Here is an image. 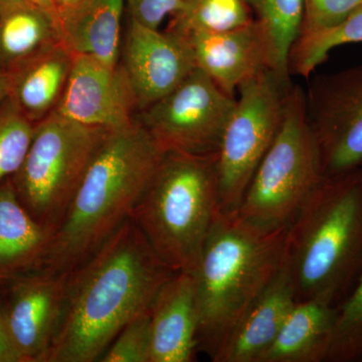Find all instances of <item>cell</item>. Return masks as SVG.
I'll list each match as a JSON object with an SVG mask.
<instances>
[{
	"label": "cell",
	"instance_id": "obj_3",
	"mask_svg": "<svg viewBox=\"0 0 362 362\" xmlns=\"http://www.w3.org/2000/svg\"><path fill=\"white\" fill-rule=\"evenodd\" d=\"M288 228H263L238 213L216 216L192 272L197 350L211 361L282 265Z\"/></svg>",
	"mask_w": 362,
	"mask_h": 362
},
{
	"label": "cell",
	"instance_id": "obj_18",
	"mask_svg": "<svg viewBox=\"0 0 362 362\" xmlns=\"http://www.w3.org/2000/svg\"><path fill=\"white\" fill-rule=\"evenodd\" d=\"M124 6L123 0H82L57 14L62 44L73 56L118 65Z\"/></svg>",
	"mask_w": 362,
	"mask_h": 362
},
{
	"label": "cell",
	"instance_id": "obj_10",
	"mask_svg": "<svg viewBox=\"0 0 362 362\" xmlns=\"http://www.w3.org/2000/svg\"><path fill=\"white\" fill-rule=\"evenodd\" d=\"M323 176L362 165V65L318 76L305 90Z\"/></svg>",
	"mask_w": 362,
	"mask_h": 362
},
{
	"label": "cell",
	"instance_id": "obj_21",
	"mask_svg": "<svg viewBox=\"0 0 362 362\" xmlns=\"http://www.w3.org/2000/svg\"><path fill=\"white\" fill-rule=\"evenodd\" d=\"M337 314V306L324 302H297L258 362L325 361Z\"/></svg>",
	"mask_w": 362,
	"mask_h": 362
},
{
	"label": "cell",
	"instance_id": "obj_31",
	"mask_svg": "<svg viewBox=\"0 0 362 362\" xmlns=\"http://www.w3.org/2000/svg\"><path fill=\"white\" fill-rule=\"evenodd\" d=\"M11 85V71L0 70V101L8 97Z\"/></svg>",
	"mask_w": 362,
	"mask_h": 362
},
{
	"label": "cell",
	"instance_id": "obj_27",
	"mask_svg": "<svg viewBox=\"0 0 362 362\" xmlns=\"http://www.w3.org/2000/svg\"><path fill=\"white\" fill-rule=\"evenodd\" d=\"M150 310L126 324L100 358L101 362H151Z\"/></svg>",
	"mask_w": 362,
	"mask_h": 362
},
{
	"label": "cell",
	"instance_id": "obj_8",
	"mask_svg": "<svg viewBox=\"0 0 362 362\" xmlns=\"http://www.w3.org/2000/svg\"><path fill=\"white\" fill-rule=\"evenodd\" d=\"M291 80L268 70L239 90L218 150L221 213H238L252 176L284 119Z\"/></svg>",
	"mask_w": 362,
	"mask_h": 362
},
{
	"label": "cell",
	"instance_id": "obj_15",
	"mask_svg": "<svg viewBox=\"0 0 362 362\" xmlns=\"http://www.w3.org/2000/svg\"><path fill=\"white\" fill-rule=\"evenodd\" d=\"M297 302L296 285L285 254L277 274L233 328L213 361L258 362Z\"/></svg>",
	"mask_w": 362,
	"mask_h": 362
},
{
	"label": "cell",
	"instance_id": "obj_13",
	"mask_svg": "<svg viewBox=\"0 0 362 362\" xmlns=\"http://www.w3.org/2000/svg\"><path fill=\"white\" fill-rule=\"evenodd\" d=\"M70 120L106 131L132 125L138 112L129 80L120 64L74 56L73 68L56 111Z\"/></svg>",
	"mask_w": 362,
	"mask_h": 362
},
{
	"label": "cell",
	"instance_id": "obj_25",
	"mask_svg": "<svg viewBox=\"0 0 362 362\" xmlns=\"http://www.w3.org/2000/svg\"><path fill=\"white\" fill-rule=\"evenodd\" d=\"M325 361H362V269L351 289L337 306Z\"/></svg>",
	"mask_w": 362,
	"mask_h": 362
},
{
	"label": "cell",
	"instance_id": "obj_26",
	"mask_svg": "<svg viewBox=\"0 0 362 362\" xmlns=\"http://www.w3.org/2000/svg\"><path fill=\"white\" fill-rule=\"evenodd\" d=\"M35 127L8 97L0 101V182L20 169Z\"/></svg>",
	"mask_w": 362,
	"mask_h": 362
},
{
	"label": "cell",
	"instance_id": "obj_16",
	"mask_svg": "<svg viewBox=\"0 0 362 362\" xmlns=\"http://www.w3.org/2000/svg\"><path fill=\"white\" fill-rule=\"evenodd\" d=\"M151 362H190L197 350L194 279L189 272L173 274L150 307Z\"/></svg>",
	"mask_w": 362,
	"mask_h": 362
},
{
	"label": "cell",
	"instance_id": "obj_32",
	"mask_svg": "<svg viewBox=\"0 0 362 362\" xmlns=\"http://www.w3.org/2000/svg\"><path fill=\"white\" fill-rule=\"evenodd\" d=\"M56 14L64 13L75 6L82 0H52Z\"/></svg>",
	"mask_w": 362,
	"mask_h": 362
},
{
	"label": "cell",
	"instance_id": "obj_6",
	"mask_svg": "<svg viewBox=\"0 0 362 362\" xmlns=\"http://www.w3.org/2000/svg\"><path fill=\"white\" fill-rule=\"evenodd\" d=\"M322 178L305 90L293 85L282 125L252 176L238 214L263 228H288Z\"/></svg>",
	"mask_w": 362,
	"mask_h": 362
},
{
	"label": "cell",
	"instance_id": "obj_20",
	"mask_svg": "<svg viewBox=\"0 0 362 362\" xmlns=\"http://www.w3.org/2000/svg\"><path fill=\"white\" fill-rule=\"evenodd\" d=\"M59 42L54 11L30 0H0V70L13 71Z\"/></svg>",
	"mask_w": 362,
	"mask_h": 362
},
{
	"label": "cell",
	"instance_id": "obj_9",
	"mask_svg": "<svg viewBox=\"0 0 362 362\" xmlns=\"http://www.w3.org/2000/svg\"><path fill=\"white\" fill-rule=\"evenodd\" d=\"M235 102L197 68L166 96L138 112L136 120L164 151L216 153Z\"/></svg>",
	"mask_w": 362,
	"mask_h": 362
},
{
	"label": "cell",
	"instance_id": "obj_14",
	"mask_svg": "<svg viewBox=\"0 0 362 362\" xmlns=\"http://www.w3.org/2000/svg\"><path fill=\"white\" fill-rule=\"evenodd\" d=\"M192 45L197 68L230 96L271 70L263 32L256 21L225 32H194L185 35Z\"/></svg>",
	"mask_w": 362,
	"mask_h": 362
},
{
	"label": "cell",
	"instance_id": "obj_12",
	"mask_svg": "<svg viewBox=\"0 0 362 362\" xmlns=\"http://www.w3.org/2000/svg\"><path fill=\"white\" fill-rule=\"evenodd\" d=\"M119 64L134 92L138 112L166 96L197 69L187 37L169 30L160 32L132 20Z\"/></svg>",
	"mask_w": 362,
	"mask_h": 362
},
{
	"label": "cell",
	"instance_id": "obj_11",
	"mask_svg": "<svg viewBox=\"0 0 362 362\" xmlns=\"http://www.w3.org/2000/svg\"><path fill=\"white\" fill-rule=\"evenodd\" d=\"M69 279L70 272L40 269L6 284V301L0 306L21 362H47L63 317Z\"/></svg>",
	"mask_w": 362,
	"mask_h": 362
},
{
	"label": "cell",
	"instance_id": "obj_17",
	"mask_svg": "<svg viewBox=\"0 0 362 362\" xmlns=\"http://www.w3.org/2000/svg\"><path fill=\"white\" fill-rule=\"evenodd\" d=\"M54 230L35 220L21 204L11 177L0 182V287L40 270Z\"/></svg>",
	"mask_w": 362,
	"mask_h": 362
},
{
	"label": "cell",
	"instance_id": "obj_33",
	"mask_svg": "<svg viewBox=\"0 0 362 362\" xmlns=\"http://www.w3.org/2000/svg\"><path fill=\"white\" fill-rule=\"evenodd\" d=\"M30 1L35 2V4H39V6L45 7V8L49 9V11H54V13L52 0H30Z\"/></svg>",
	"mask_w": 362,
	"mask_h": 362
},
{
	"label": "cell",
	"instance_id": "obj_1",
	"mask_svg": "<svg viewBox=\"0 0 362 362\" xmlns=\"http://www.w3.org/2000/svg\"><path fill=\"white\" fill-rule=\"evenodd\" d=\"M175 273L129 218L70 272L63 317L47 362L99 361L124 326L150 310Z\"/></svg>",
	"mask_w": 362,
	"mask_h": 362
},
{
	"label": "cell",
	"instance_id": "obj_30",
	"mask_svg": "<svg viewBox=\"0 0 362 362\" xmlns=\"http://www.w3.org/2000/svg\"><path fill=\"white\" fill-rule=\"evenodd\" d=\"M0 362H21L7 331L0 306Z\"/></svg>",
	"mask_w": 362,
	"mask_h": 362
},
{
	"label": "cell",
	"instance_id": "obj_24",
	"mask_svg": "<svg viewBox=\"0 0 362 362\" xmlns=\"http://www.w3.org/2000/svg\"><path fill=\"white\" fill-rule=\"evenodd\" d=\"M352 42H362V4L333 28L300 35L290 52V75L310 78L330 51Z\"/></svg>",
	"mask_w": 362,
	"mask_h": 362
},
{
	"label": "cell",
	"instance_id": "obj_34",
	"mask_svg": "<svg viewBox=\"0 0 362 362\" xmlns=\"http://www.w3.org/2000/svg\"><path fill=\"white\" fill-rule=\"evenodd\" d=\"M362 166V165H361Z\"/></svg>",
	"mask_w": 362,
	"mask_h": 362
},
{
	"label": "cell",
	"instance_id": "obj_22",
	"mask_svg": "<svg viewBox=\"0 0 362 362\" xmlns=\"http://www.w3.org/2000/svg\"><path fill=\"white\" fill-rule=\"evenodd\" d=\"M268 47L271 70L291 80L289 56L303 25L304 0H246Z\"/></svg>",
	"mask_w": 362,
	"mask_h": 362
},
{
	"label": "cell",
	"instance_id": "obj_7",
	"mask_svg": "<svg viewBox=\"0 0 362 362\" xmlns=\"http://www.w3.org/2000/svg\"><path fill=\"white\" fill-rule=\"evenodd\" d=\"M106 132L57 112L35 124L25 160L11 180L26 211L54 233Z\"/></svg>",
	"mask_w": 362,
	"mask_h": 362
},
{
	"label": "cell",
	"instance_id": "obj_2",
	"mask_svg": "<svg viewBox=\"0 0 362 362\" xmlns=\"http://www.w3.org/2000/svg\"><path fill=\"white\" fill-rule=\"evenodd\" d=\"M165 152L138 120L107 131L54 230L42 269L69 273L103 246L131 218Z\"/></svg>",
	"mask_w": 362,
	"mask_h": 362
},
{
	"label": "cell",
	"instance_id": "obj_5",
	"mask_svg": "<svg viewBox=\"0 0 362 362\" xmlns=\"http://www.w3.org/2000/svg\"><path fill=\"white\" fill-rule=\"evenodd\" d=\"M220 211L218 152L168 151L131 218L164 265L192 273Z\"/></svg>",
	"mask_w": 362,
	"mask_h": 362
},
{
	"label": "cell",
	"instance_id": "obj_29",
	"mask_svg": "<svg viewBox=\"0 0 362 362\" xmlns=\"http://www.w3.org/2000/svg\"><path fill=\"white\" fill-rule=\"evenodd\" d=\"M130 20L158 30L168 16H173L180 7L181 0H123Z\"/></svg>",
	"mask_w": 362,
	"mask_h": 362
},
{
	"label": "cell",
	"instance_id": "obj_28",
	"mask_svg": "<svg viewBox=\"0 0 362 362\" xmlns=\"http://www.w3.org/2000/svg\"><path fill=\"white\" fill-rule=\"evenodd\" d=\"M303 25L300 35L333 28L362 4V0H304Z\"/></svg>",
	"mask_w": 362,
	"mask_h": 362
},
{
	"label": "cell",
	"instance_id": "obj_23",
	"mask_svg": "<svg viewBox=\"0 0 362 362\" xmlns=\"http://www.w3.org/2000/svg\"><path fill=\"white\" fill-rule=\"evenodd\" d=\"M246 0H181L168 30L182 35L194 32H225L254 21Z\"/></svg>",
	"mask_w": 362,
	"mask_h": 362
},
{
	"label": "cell",
	"instance_id": "obj_19",
	"mask_svg": "<svg viewBox=\"0 0 362 362\" xmlns=\"http://www.w3.org/2000/svg\"><path fill=\"white\" fill-rule=\"evenodd\" d=\"M74 56L65 45H52L11 71L8 98L33 124L56 111L68 84Z\"/></svg>",
	"mask_w": 362,
	"mask_h": 362
},
{
	"label": "cell",
	"instance_id": "obj_4",
	"mask_svg": "<svg viewBox=\"0 0 362 362\" xmlns=\"http://www.w3.org/2000/svg\"><path fill=\"white\" fill-rule=\"evenodd\" d=\"M297 301L338 306L362 269V166L323 176L288 228Z\"/></svg>",
	"mask_w": 362,
	"mask_h": 362
}]
</instances>
